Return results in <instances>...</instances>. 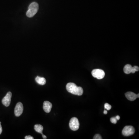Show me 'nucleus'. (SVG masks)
<instances>
[{
  "mask_svg": "<svg viewBox=\"0 0 139 139\" xmlns=\"http://www.w3.org/2000/svg\"><path fill=\"white\" fill-rule=\"evenodd\" d=\"M135 128L131 125L125 126L123 131L122 134L124 136H128L132 135L135 133Z\"/></svg>",
  "mask_w": 139,
  "mask_h": 139,
  "instance_id": "obj_4",
  "label": "nucleus"
},
{
  "mask_svg": "<svg viewBox=\"0 0 139 139\" xmlns=\"http://www.w3.org/2000/svg\"><path fill=\"white\" fill-rule=\"evenodd\" d=\"M12 93L9 92L7 94L6 96L3 98L2 100V103L6 107H8L10 105L12 97Z\"/></svg>",
  "mask_w": 139,
  "mask_h": 139,
  "instance_id": "obj_7",
  "label": "nucleus"
},
{
  "mask_svg": "<svg viewBox=\"0 0 139 139\" xmlns=\"http://www.w3.org/2000/svg\"><path fill=\"white\" fill-rule=\"evenodd\" d=\"M34 129L37 132L41 133L42 134L43 133L42 132H43V127L42 125H40V124H36L34 126Z\"/></svg>",
  "mask_w": 139,
  "mask_h": 139,
  "instance_id": "obj_12",
  "label": "nucleus"
},
{
  "mask_svg": "<svg viewBox=\"0 0 139 139\" xmlns=\"http://www.w3.org/2000/svg\"><path fill=\"white\" fill-rule=\"evenodd\" d=\"M137 97H138V98H139V94H137Z\"/></svg>",
  "mask_w": 139,
  "mask_h": 139,
  "instance_id": "obj_22",
  "label": "nucleus"
},
{
  "mask_svg": "<svg viewBox=\"0 0 139 139\" xmlns=\"http://www.w3.org/2000/svg\"><path fill=\"white\" fill-rule=\"evenodd\" d=\"M115 117H116V119H117V120H120V116H116Z\"/></svg>",
  "mask_w": 139,
  "mask_h": 139,
  "instance_id": "obj_20",
  "label": "nucleus"
},
{
  "mask_svg": "<svg viewBox=\"0 0 139 139\" xmlns=\"http://www.w3.org/2000/svg\"><path fill=\"white\" fill-rule=\"evenodd\" d=\"M42 136H43V138L44 139H46L47 138V136H46L44 135H43V133H42Z\"/></svg>",
  "mask_w": 139,
  "mask_h": 139,
  "instance_id": "obj_19",
  "label": "nucleus"
},
{
  "mask_svg": "<svg viewBox=\"0 0 139 139\" xmlns=\"http://www.w3.org/2000/svg\"><path fill=\"white\" fill-rule=\"evenodd\" d=\"M80 124L78 119L76 117L71 118L69 122V127L72 131H77L79 129Z\"/></svg>",
  "mask_w": 139,
  "mask_h": 139,
  "instance_id": "obj_3",
  "label": "nucleus"
},
{
  "mask_svg": "<svg viewBox=\"0 0 139 139\" xmlns=\"http://www.w3.org/2000/svg\"><path fill=\"white\" fill-rule=\"evenodd\" d=\"M92 74L94 78L98 79H102L104 78L105 75L104 71L102 70L96 69L93 70Z\"/></svg>",
  "mask_w": 139,
  "mask_h": 139,
  "instance_id": "obj_5",
  "label": "nucleus"
},
{
  "mask_svg": "<svg viewBox=\"0 0 139 139\" xmlns=\"http://www.w3.org/2000/svg\"><path fill=\"white\" fill-rule=\"evenodd\" d=\"M110 121H111V123L114 124H116L117 122V120L116 119V117H111L110 119Z\"/></svg>",
  "mask_w": 139,
  "mask_h": 139,
  "instance_id": "obj_15",
  "label": "nucleus"
},
{
  "mask_svg": "<svg viewBox=\"0 0 139 139\" xmlns=\"http://www.w3.org/2000/svg\"><path fill=\"white\" fill-rule=\"evenodd\" d=\"M23 106L21 102H19L17 104L14 109V114L15 116L19 117L23 113Z\"/></svg>",
  "mask_w": 139,
  "mask_h": 139,
  "instance_id": "obj_6",
  "label": "nucleus"
},
{
  "mask_svg": "<svg viewBox=\"0 0 139 139\" xmlns=\"http://www.w3.org/2000/svg\"><path fill=\"white\" fill-rule=\"evenodd\" d=\"M93 139H102V138L101 136L99 134H96V135H95L94 136V137Z\"/></svg>",
  "mask_w": 139,
  "mask_h": 139,
  "instance_id": "obj_16",
  "label": "nucleus"
},
{
  "mask_svg": "<svg viewBox=\"0 0 139 139\" xmlns=\"http://www.w3.org/2000/svg\"><path fill=\"white\" fill-rule=\"evenodd\" d=\"M25 139H33V137L32 136H25Z\"/></svg>",
  "mask_w": 139,
  "mask_h": 139,
  "instance_id": "obj_17",
  "label": "nucleus"
},
{
  "mask_svg": "<svg viewBox=\"0 0 139 139\" xmlns=\"http://www.w3.org/2000/svg\"><path fill=\"white\" fill-rule=\"evenodd\" d=\"M111 105L108 104V103H105L104 105V108L105 109H107V110H109L111 109Z\"/></svg>",
  "mask_w": 139,
  "mask_h": 139,
  "instance_id": "obj_14",
  "label": "nucleus"
},
{
  "mask_svg": "<svg viewBox=\"0 0 139 139\" xmlns=\"http://www.w3.org/2000/svg\"><path fill=\"white\" fill-rule=\"evenodd\" d=\"M66 89L69 92L74 94L81 96L83 94V90L82 87L77 86L76 84L73 83H67Z\"/></svg>",
  "mask_w": 139,
  "mask_h": 139,
  "instance_id": "obj_1",
  "label": "nucleus"
},
{
  "mask_svg": "<svg viewBox=\"0 0 139 139\" xmlns=\"http://www.w3.org/2000/svg\"><path fill=\"white\" fill-rule=\"evenodd\" d=\"M52 107V104L50 102L48 101H45L44 102L43 108L44 110L46 112L48 113L50 112L51 111Z\"/></svg>",
  "mask_w": 139,
  "mask_h": 139,
  "instance_id": "obj_8",
  "label": "nucleus"
},
{
  "mask_svg": "<svg viewBox=\"0 0 139 139\" xmlns=\"http://www.w3.org/2000/svg\"><path fill=\"white\" fill-rule=\"evenodd\" d=\"M139 70V68L138 67L136 66H135L132 67V69L131 70V73H135L136 71H138Z\"/></svg>",
  "mask_w": 139,
  "mask_h": 139,
  "instance_id": "obj_13",
  "label": "nucleus"
},
{
  "mask_svg": "<svg viewBox=\"0 0 139 139\" xmlns=\"http://www.w3.org/2000/svg\"><path fill=\"white\" fill-rule=\"evenodd\" d=\"M125 96L127 99L130 101H135L138 98L137 94L131 92H127L125 94Z\"/></svg>",
  "mask_w": 139,
  "mask_h": 139,
  "instance_id": "obj_9",
  "label": "nucleus"
},
{
  "mask_svg": "<svg viewBox=\"0 0 139 139\" xmlns=\"http://www.w3.org/2000/svg\"><path fill=\"white\" fill-rule=\"evenodd\" d=\"M39 9V5L38 3L33 2L31 3L29 6L28 10L27 12V15L29 17L34 16L38 12Z\"/></svg>",
  "mask_w": 139,
  "mask_h": 139,
  "instance_id": "obj_2",
  "label": "nucleus"
},
{
  "mask_svg": "<svg viewBox=\"0 0 139 139\" xmlns=\"http://www.w3.org/2000/svg\"><path fill=\"white\" fill-rule=\"evenodd\" d=\"M35 81L38 84L42 85H45L46 83V80L44 78L41 77L39 76H37L36 78Z\"/></svg>",
  "mask_w": 139,
  "mask_h": 139,
  "instance_id": "obj_10",
  "label": "nucleus"
},
{
  "mask_svg": "<svg viewBox=\"0 0 139 139\" xmlns=\"http://www.w3.org/2000/svg\"><path fill=\"white\" fill-rule=\"evenodd\" d=\"M1 122H0V135L1 134L2 131V127L1 125Z\"/></svg>",
  "mask_w": 139,
  "mask_h": 139,
  "instance_id": "obj_18",
  "label": "nucleus"
},
{
  "mask_svg": "<svg viewBox=\"0 0 139 139\" xmlns=\"http://www.w3.org/2000/svg\"><path fill=\"white\" fill-rule=\"evenodd\" d=\"M108 113V111L106 110H104V114H107Z\"/></svg>",
  "mask_w": 139,
  "mask_h": 139,
  "instance_id": "obj_21",
  "label": "nucleus"
},
{
  "mask_svg": "<svg viewBox=\"0 0 139 139\" xmlns=\"http://www.w3.org/2000/svg\"><path fill=\"white\" fill-rule=\"evenodd\" d=\"M132 67L129 64L125 65L124 68V71L126 74H129L131 73V70Z\"/></svg>",
  "mask_w": 139,
  "mask_h": 139,
  "instance_id": "obj_11",
  "label": "nucleus"
}]
</instances>
